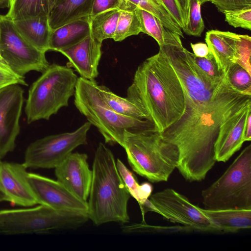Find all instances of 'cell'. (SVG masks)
Here are the masks:
<instances>
[{
    "label": "cell",
    "instance_id": "ac0fdd59",
    "mask_svg": "<svg viewBox=\"0 0 251 251\" xmlns=\"http://www.w3.org/2000/svg\"><path fill=\"white\" fill-rule=\"evenodd\" d=\"M251 112V103L242 108L221 125L214 145L216 161L226 162L241 149L244 142L245 125Z\"/></svg>",
    "mask_w": 251,
    "mask_h": 251
},
{
    "label": "cell",
    "instance_id": "b9f144b4",
    "mask_svg": "<svg viewBox=\"0 0 251 251\" xmlns=\"http://www.w3.org/2000/svg\"><path fill=\"white\" fill-rule=\"evenodd\" d=\"M243 140L244 142L251 140V112L249 113L244 127Z\"/></svg>",
    "mask_w": 251,
    "mask_h": 251
},
{
    "label": "cell",
    "instance_id": "bcb514c9",
    "mask_svg": "<svg viewBox=\"0 0 251 251\" xmlns=\"http://www.w3.org/2000/svg\"><path fill=\"white\" fill-rule=\"evenodd\" d=\"M3 201H7L8 200L5 196V195L3 193V192L0 189V202Z\"/></svg>",
    "mask_w": 251,
    "mask_h": 251
},
{
    "label": "cell",
    "instance_id": "f1b7e54d",
    "mask_svg": "<svg viewBox=\"0 0 251 251\" xmlns=\"http://www.w3.org/2000/svg\"><path fill=\"white\" fill-rule=\"evenodd\" d=\"M116 166L130 196L137 201L141 208L151 195L152 185L147 182L139 184L134 175L120 159H117Z\"/></svg>",
    "mask_w": 251,
    "mask_h": 251
},
{
    "label": "cell",
    "instance_id": "603a6c76",
    "mask_svg": "<svg viewBox=\"0 0 251 251\" xmlns=\"http://www.w3.org/2000/svg\"><path fill=\"white\" fill-rule=\"evenodd\" d=\"M201 209L222 232H236L251 227V209Z\"/></svg>",
    "mask_w": 251,
    "mask_h": 251
},
{
    "label": "cell",
    "instance_id": "d6a6232c",
    "mask_svg": "<svg viewBox=\"0 0 251 251\" xmlns=\"http://www.w3.org/2000/svg\"><path fill=\"white\" fill-rule=\"evenodd\" d=\"M201 5V0H190L187 22L182 29L188 35L200 37L204 29Z\"/></svg>",
    "mask_w": 251,
    "mask_h": 251
},
{
    "label": "cell",
    "instance_id": "52a82bcc",
    "mask_svg": "<svg viewBox=\"0 0 251 251\" xmlns=\"http://www.w3.org/2000/svg\"><path fill=\"white\" fill-rule=\"evenodd\" d=\"M201 197L207 210L251 209V145L202 191Z\"/></svg>",
    "mask_w": 251,
    "mask_h": 251
},
{
    "label": "cell",
    "instance_id": "5b68a950",
    "mask_svg": "<svg viewBox=\"0 0 251 251\" xmlns=\"http://www.w3.org/2000/svg\"><path fill=\"white\" fill-rule=\"evenodd\" d=\"M74 96L76 108L98 128L106 143L122 147L125 130L155 129L148 120L125 116L112 110L102 100L94 80L78 77Z\"/></svg>",
    "mask_w": 251,
    "mask_h": 251
},
{
    "label": "cell",
    "instance_id": "7bdbcfd3",
    "mask_svg": "<svg viewBox=\"0 0 251 251\" xmlns=\"http://www.w3.org/2000/svg\"><path fill=\"white\" fill-rule=\"evenodd\" d=\"M181 10L185 24L187 22L190 0H176Z\"/></svg>",
    "mask_w": 251,
    "mask_h": 251
},
{
    "label": "cell",
    "instance_id": "1f68e13d",
    "mask_svg": "<svg viewBox=\"0 0 251 251\" xmlns=\"http://www.w3.org/2000/svg\"><path fill=\"white\" fill-rule=\"evenodd\" d=\"M226 75L230 85L235 90L251 96V74L244 68L238 63H233L228 67Z\"/></svg>",
    "mask_w": 251,
    "mask_h": 251
},
{
    "label": "cell",
    "instance_id": "74e56055",
    "mask_svg": "<svg viewBox=\"0 0 251 251\" xmlns=\"http://www.w3.org/2000/svg\"><path fill=\"white\" fill-rule=\"evenodd\" d=\"M127 7L122 0H94L90 19L98 14L110 9Z\"/></svg>",
    "mask_w": 251,
    "mask_h": 251
},
{
    "label": "cell",
    "instance_id": "d4e9b609",
    "mask_svg": "<svg viewBox=\"0 0 251 251\" xmlns=\"http://www.w3.org/2000/svg\"><path fill=\"white\" fill-rule=\"evenodd\" d=\"M62 0H14L5 15L16 21L38 15H49Z\"/></svg>",
    "mask_w": 251,
    "mask_h": 251
},
{
    "label": "cell",
    "instance_id": "ab89813d",
    "mask_svg": "<svg viewBox=\"0 0 251 251\" xmlns=\"http://www.w3.org/2000/svg\"><path fill=\"white\" fill-rule=\"evenodd\" d=\"M27 85L24 77L11 75L0 71V90L13 84Z\"/></svg>",
    "mask_w": 251,
    "mask_h": 251
},
{
    "label": "cell",
    "instance_id": "8fae6325",
    "mask_svg": "<svg viewBox=\"0 0 251 251\" xmlns=\"http://www.w3.org/2000/svg\"><path fill=\"white\" fill-rule=\"evenodd\" d=\"M0 52L13 71L21 77L31 71L43 73L50 65L46 52L29 44L5 15H2L0 23Z\"/></svg>",
    "mask_w": 251,
    "mask_h": 251
},
{
    "label": "cell",
    "instance_id": "d590c367",
    "mask_svg": "<svg viewBox=\"0 0 251 251\" xmlns=\"http://www.w3.org/2000/svg\"><path fill=\"white\" fill-rule=\"evenodd\" d=\"M125 233L143 232L151 231H178L192 230L189 227L183 226L159 227L147 225L145 222L140 224H123L121 226Z\"/></svg>",
    "mask_w": 251,
    "mask_h": 251
},
{
    "label": "cell",
    "instance_id": "8992f818",
    "mask_svg": "<svg viewBox=\"0 0 251 251\" xmlns=\"http://www.w3.org/2000/svg\"><path fill=\"white\" fill-rule=\"evenodd\" d=\"M78 77L67 66L50 65L30 86L25 106L27 122L48 120L74 95Z\"/></svg>",
    "mask_w": 251,
    "mask_h": 251
},
{
    "label": "cell",
    "instance_id": "6da1fadb",
    "mask_svg": "<svg viewBox=\"0 0 251 251\" xmlns=\"http://www.w3.org/2000/svg\"><path fill=\"white\" fill-rule=\"evenodd\" d=\"M250 95L230 85L225 73L207 102L187 106L185 113L162 133V138L179 152L176 168L190 182L201 181L216 163L214 145L221 125L246 105Z\"/></svg>",
    "mask_w": 251,
    "mask_h": 251
},
{
    "label": "cell",
    "instance_id": "ee69618b",
    "mask_svg": "<svg viewBox=\"0 0 251 251\" xmlns=\"http://www.w3.org/2000/svg\"><path fill=\"white\" fill-rule=\"evenodd\" d=\"M0 71L3 72L4 73L13 75L15 76H17L21 77L17 75H16L13 70L11 69L8 64L6 62L5 60L3 58L0 52Z\"/></svg>",
    "mask_w": 251,
    "mask_h": 251
},
{
    "label": "cell",
    "instance_id": "83f0119b",
    "mask_svg": "<svg viewBox=\"0 0 251 251\" xmlns=\"http://www.w3.org/2000/svg\"><path fill=\"white\" fill-rule=\"evenodd\" d=\"M127 7L139 8L151 13L169 30L179 33L181 29L159 0H122Z\"/></svg>",
    "mask_w": 251,
    "mask_h": 251
},
{
    "label": "cell",
    "instance_id": "e575fe53",
    "mask_svg": "<svg viewBox=\"0 0 251 251\" xmlns=\"http://www.w3.org/2000/svg\"><path fill=\"white\" fill-rule=\"evenodd\" d=\"M225 21L235 28L251 29V6L226 11L223 13Z\"/></svg>",
    "mask_w": 251,
    "mask_h": 251
},
{
    "label": "cell",
    "instance_id": "30bf717a",
    "mask_svg": "<svg viewBox=\"0 0 251 251\" xmlns=\"http://www.w3.org/2000/svg\"><path fill=\"white\" fill-rule=\"evenodd\" d=\"M91 126L87 122L74 131L36 140L27 147L23 163L27 168H55L76 148L87 144V135Z\"/></svg>",
    "mask_w": 251,
    "mask_h": 251
},
{
    "label": "cell",
    "instance_id": "f6af8a7d",
    "mask_svg": "<svg viewBox=\"0 0 251 251\" xmlns=\"http://www.w3.org/2000/svg\"><path fill=\"white\" fill-rule=\"evenodd\" d=\"M8 0H0V8H9Z\"/></svg>",
    "mask_w": 251,
    "mask_h": 251
},
{
    "label": "cell",
    "instance_id": "7dc6e473",
    "mask_svg": "<svg viewBox=\"0 0 251 251\" xmlns=\"http://www.w3.org/2000/svg\"><path fill=\"white\" fill-rule=\"evenodd\" d=\"M9 0L10 6L14 0Z\"/></svg>",
    "mask_w": 251,
    "mask_h": 251
},
{
    "label": "cell",
    "instance_id": "5bb4252c",
    "mask_svg": "<svg viewBox=\"0 0 251 251\" xmlns=\"http://www.w3.org/2000/svg\"><path fill=\"white\" fill-rule=\"evenodd\" d=\"M28 180L37 203L57 210L88 212V203L58 180L28 173Z\"/></svg>",
    "mask_w": 251,
    "mask_h": 251
},
{
    "label": "cell",
    "instance_id": "7a4b0ae2",
    "mask_svg": "<svg viewBox=\"0 0 251 251\" xmlns=\"http://www.w3.org/2000/svg\"><path fill=\"white\" fill-rule=\"evenodd\" d=\"M186 94L162 48L136 70L127 90L126 98L135 104L159 133L185 113Z\"/></svg>",
    "mask_w": 251,
    "mask_h": 251
},
{
    "label": "cell",
    "instance_id": "cb8c5ba5",
    "mask_svg": "<svg viewBox=\"0 0 251 251\" xmlns=\"http://www.w3.org/2000/svg\"><path fill=\"white\" fill-rule=\"evenodd\" d=\"M141 32L152 37L159 47L163 45L183 48L180 36L166 28L160 21L151 13L143 9L136 8Z\"/></svg>",
    "mask_w": 251,
    "mask_h": 251
},
{
    "label": "cell",
    "instance_id": "7402d4cb",
    "mask_svg": "<svg viewBox=\"0 0 251 251\" xmlns=\"http://www.w3.org/2000/svg\"><path fill=\"white\" fill-rule=\"evenodd\" d=\"M93 2L94 0H62L49 15L51 30L84 17L90 18Z\"/></svg>",
    "mask_w": 251,
    "mask_h": 251
},
{
    "label": "cell",
    "instance_id": "ffe728a7",
    "mask_svg": "<svg viewBox=\"0 0 251 251\" xmlns=\"http://www.w3.org/2000/svg\"><path fill=\"white\" fill-rule=\"evenodd\" d=\"M13 23L22 36L33 47L44 52L50 50L51 29L48 16L38 15Z\"/></svg>",
    "mask_w": 251,
    "mask_h": 251
},
{
    "label": "cell",
    "instance_id": "277c9868",
    "mask_svg": "<svg viewBox=\"0 0 251 251\" xmlns=\"http://www.w3.org/2000/svg\"><path fill=\"white\" fill-rule=\"evenodd\" d=\"M122 147L133 171L151 182L167 181L178 163L176 147L155 129L125 130Z\"/></svg>",
    "mask_w": 251,
    "mask_h": 251
},
{
    "label": "cell",
    "instance_id": "e0dca14e",
    "mask_svg": "<svg viewBox=\"0 0 251 251\" xmlns=\"http://www.w3.org/2000/svg\"><path fill=\"white\" fill-rule=\"evenodd\" d=\"M101 44L90 34L78 43L58 52L68 58L67 67L74 68L80 77L92 80L99 74Z\"/></svg>",
    "mask_w": 251,
    "mask_h": 251
},
{
    "label": "cell",
    "instance_id": "9a60e30c",
    "mask_svg": "<svg viewBox=\"0 0 251 251\" xmlns=\"http://www.w3.org/2000/svg\"><path fill=\"white\" fill-rule=\"evenodd\" d=\"M87 159L86 153L72 152L54 168L57 180L83 201L89 197L92 179Z\"/></svg>",
    "mask_w": 251,
    "mask_h": 251
},
{
    "label": "cell",
    "instance_id": "d6986e66",
    "mask_svg": "<svg viewBox=\"0 0 251 251\" xmlns=\"http://www.w3.org/2000/svg\"><path fill=\"white\" fill-rule=\"evenodd\" d=\"M238 34L229 31L211 30L205 35V42L209 50L224 73L235 62Z\"/></svg>",
    "mask_w": 251,
    "mask_h": 251
},
{
    "label": "cell",
    "instance_id": "2e32d148",
    "mask_svg": "<svg viewBox=\"0 0 251 251\" xmlns=\"http://www.w3.org/2000/svg\"><path fill=\"white\" fill-rule=\"evenodd\" d=\"M24 163L0 161V189L8 201L30 207L38 204L28 180Z\"/></svg>",
    "mask_w": 251,
    "mask_h": 251
},
{
    "label": "cell",
    "instance_id": "484cf974",
    "mask_svg": "<svg viewBox=\"0 0 251 251\" xmlns=\"http://www.w3.org/2000/svg\"><path fill=\"white\" fill-rule=\"evenodd\" d=\"M120 9L101 12L91 19V34L100 42L113 39L116 29Z\"/></svg>",
    "mask_w": 251,
    "mask_h": 251
},
{
    "label": "cell",
    "instance_id": "ba28073f",
    "mask_svg": "<svg viewBox=\"0 0 251 251\" xmlns=\"http://www.w3.org/2000/svg\"><path fill=\"white\" fill-rule=\"evenodd\" d=\"M87 212L53 209L40 204L33 208L0 210V233H44L78 228L89 221Z\"/></svg>",
    "mask_w": 251,
    "mask_h": 251
},
{
    "label": "cell",
    "instance_id": "4fadbf2b",
    "mask_svg": "<svg viewBox=\"0 0 251 251\" xmlns=\"http://www.w3.org/2000/svg\"><path fill=\"white\" fill-rule=\"evenodd\" d=\"M24 100V90L19 84L0 90V160L15 148Z\"/></svg>",
    "mask_w": 251,
    "mask_h": 251
},
{
    "label": "cell",
    "instance_id": "44dd1931",
    "mask_svg": "<svg viewBox=\"0 0 251 251\" xmlns=\"http://www.w3.org/2000/svg\"><path fill=\"white\" fill-rule=\"evenodd\" d=\"M91 19L84 17L51 30L49 49L59 51L73 46L91 34Z\"/></svg>",
    "mask_w": 251,
    "mask_h": 251
},
{
    "label": "cell",
    "instance_id": "c3c4849f",
    "mask_svg": "<svg viewBox=\"0 0 251 251\" xmlns=\"http://www.w3.org/2000/svg\"><path fill=\"white\" fill-rule=\"evenodd\" d=\"M2 15H0V23L1 20Z\"/></svg>",
    "mask_w": 251,
    "mask_h": 251
},
{
    "label": "cell",
    "instance_id": "f35d334b",
    "mask_svg": "<svg viewBox=\"0 0 251 251\" xmlns=\"http://www.w3.org/2000/svg\"><path fill=\"white\" fill-rule=\"evenodd\" d=\"M181 29L185 25L181 10L176 0H159Z\"/></svg>",
    "mask_w": 251,
    "mask_h": 251
},
{
    "label": "cell",
    "instance_id": "4316f807",
    "mask_svg": "<svg viewBox=\"0 0 251 251\" xmlns=\"http://www.w3.org/2000/svg\"><path fill=\"white\" fill-rule=\"evenodd\" d=\"M99 89L103 101L115 112L126 117L148 120L147 115L126 98L117 95L103 85H99Z\"/></svg>",
    "mask_w": 251,
    "mask_h": 251
},
{
    "label": "cell",
    "instance_id": "7c38bea8",
    "mask_svg": "<svg viewBox=\"0 0 251 251\" xmlns=\"http://www.w3.org/2000/svg\"><path fill=\"white\" fill-rule=\"evenodd\" d=\"M162 49L183 86L187 106H196L208 101L214 88L200 72L192 52L182 48L163 45Z\"/></svg>",
    "mask_w": 251,
    "mask_h": 251
},
{
    "label": "cell",
    "instance_id": "8d00e7d4",
    "mask_svg": "<svg viewBox=\"0 0 251 251\" xmlns=\"http://www.w3.org/2000/svg\"><path fill=\"white\" fill-rule=\"evenodd\" d=\"M201 4L210 1L215 5L218 10L224 13L226 11L251 6V0H201Z\"/></svg>",
    "mask_w": 251,
    "mask_h": 251
},
{
    "label": "cell",
    "instance_id": "60d3db41",
    "mask_svg": "<svg viewBox=\"0 0 251 251\" xmlns=\"http://www.w3.org/2000/svg\"><path fill=\"white\" fill-rule=\"evenodd\" d=\"M193 53L198 57H206L210 53V50L206 44L198 43L191 44Z\"/></svg>",
    "mask_w": 251,
    "mask_h": 251
},
{
    "label": "cell",
    "instance_id": "836d02e7",
    "mask_svg": "<svg viewBox=\"0 0 251 251\" xmlns=\"http://www.w3.org/2000/svg\"><path fill=\"white\" fill-rule=\"evenodd\" d=\"M251 37L248 35H237L235 60L251 74Z\"/></svg>",
    "mask_w": 251,
    "mask_h": 251
},
{
    "label": "cell",
    "instance_id": "f546056e",
    "mask_svg": "<svg viewBox=\"0 0 251 251\" xmlns=\"http://www.w3.org/2000/svg\"><path fill=\"white\" fill-rule=\"evenodd\" d=\"M136 8L120 9L117 25L113 39L121 42L128 37L137 35L141 32L140 23L135 11Z\"/></svg>",
    "mask_w": 251,
    "mask_h": 251
},
{
    "label": "cell",
    "instance_id": "9c48e42d",
    "mask_svg": "<svg viewBox=\"0 0 251 251\" xmlns=\"http://www.w3.org/2000/svg\"><path fill=\"white\" fill-rule=\"evenodd\" d=\"M144 221L145 214L154 212L174 223H178L193 230L222 232L202 211L184 195L171 188L151 194L140 208Z\"/></svg>",
    "mask_w": 251,
    "mask_h": 251
},
{
    "label": "cell",
    "instance_id": "4dcf8cb0",
    "mask_svg": "<svg viewBox=\"0 0 251 251\" xmlns=\"http://www.w3.org/2000/svg\"><path fill=\"white\" fill-rule=\"evenodd\" d=\"M192 56L201 73L210 84L215 88L226 73L220 69L212 52H210L206 57H198L193 53Z\"/></svg>",
    "mask_w": 251,
    "mask_h": 251
},
{
    "label": "cell",
    "instance_id": "3957f363",
    "mask_svg": "<svg viewBox=\"0 0 251 251\" xmlns=\"http://www.w3.org/2000/svg\"><path fill=\"white\" fill-rule=\"evenodd\" d=\"M88 215L96 226L109 222L128 224L131 196L118 171L111 151L100 143L95 153Z\"/></svg>",
    "mask_w": 251,
    "mask_h": 251
}]
</instances>
